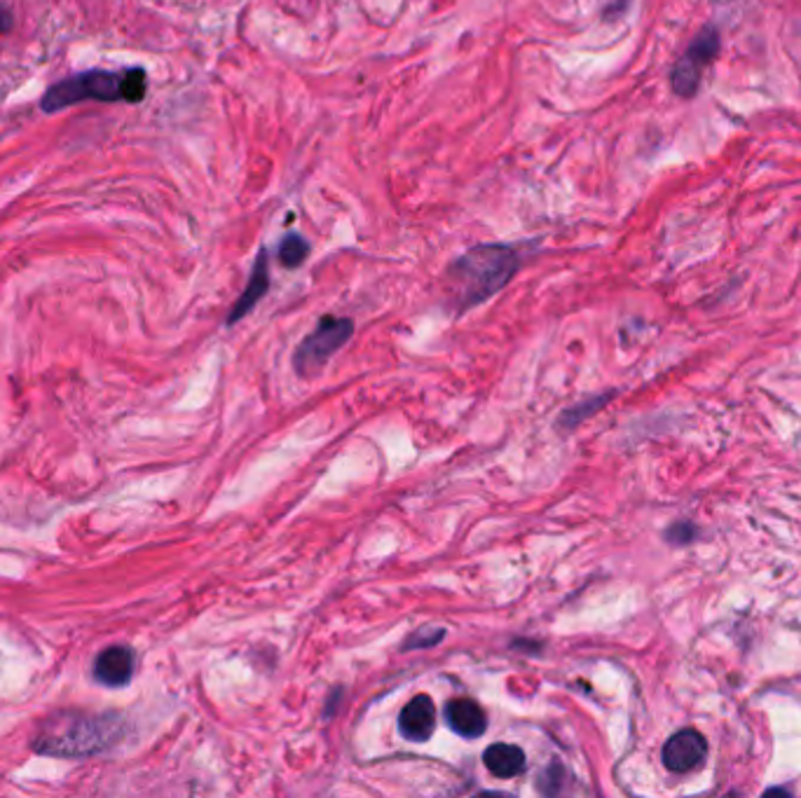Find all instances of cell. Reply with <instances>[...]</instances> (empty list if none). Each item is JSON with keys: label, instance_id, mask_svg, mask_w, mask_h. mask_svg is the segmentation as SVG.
Masks as SVG:
<instances>
[{"label": "cell", "instance_id": "obj_1", "mask_svg": "<svg viewBox=\"0 0 801 798\" xmlns=\"http://www.w3.org/2000/svg\"><path fill=\"white\" fill-rule=\"evenodd\" d=\"M123 723L125 721L118 715L57 712L38 726L31 747L45 757H95L123 738Z\"/></svg>", "mask_w": 801, "mask_h": 798}, {"label": "cell", "instance_id": "obj_2", "mask_svg": "<svg viewBox=\"0 0 801 798\" xmlns=\"http://www.w3.org/2000/svg\"><path fill=\"white\" fill-rule=\"evenodd\" d=\"M518 269V254L511 246L483 244L469 248L448 269V290L457 309L488 301L505 288Z\"/></svg>", "mask_w": 801, "mask_h": 798}, {"label": "cell", "instance_id": "obj_3", "mask_svg": "<svg viewBox=\"0 0 801 798\" xmlns=\"http://www.w3.org/2000/svg\"><path fill=\"white\" fill-rule=\"evenodd\" d=\"M80 101H123V76L110 71H89L82 76L66 78L42 95L40 108L45 112H57Z\"/></svg>", "mask_w": 801, "mask_h": 798}, {"label": "cell", "instance_id": "obj_4", "mask_svg": "<svg viewBox=\"0 0 801 798\" xmlns=\"http://www.w3.org/2000/svg\"><path fill=\"white\" fill-rule=\"evenodd\" d=\"M354 333V324L350 318H335V316H326L322 318V324L316 326V331L312 335H307L301 347L295 352V371L301 375H312L319 368H324V363L342 347L345 342L352 337Z\"/></svg>", "mask_w": 801, "mask_h": 798}, {"label": "cell", "instance_id": "obj_5", "mask_svg": "<svg viewBox=\"0 0 801 798\" xmlns=\"http://www.w3.org/2000/svg\"><path fill=\"white\" fill-rule=\"evenodd\" d=\"M717 52H720V36L713 27H705L694 38L690 50L682 55V59L673 68V76H671L673 92L682 99L694 97L699 85H701V71L717 57Z\"/></svg>", "mask_w": 801, "mask_h": 798}, {"label": "cell", "instance_id": "obj_6", "mask_svg": "<svg viewBox=\"0 0 801 798\" xmlns=\"http://www.w3.org/2000/svg\"><path fill=\"white\" fill-rule=\"evenodd\" d=\"M707 755L705 738L694 731V728H684V731L675 733L666 747H663V763L673 772H686L696 768Z\"/></svg>", "mask_w": 801, "mask_h": 798}, {"label": "cell", "instance_id": "obj_7", "mask_svg": "<svg viewBox=\"0 0 801 798\" xmlns=\"http://www.w3.org/2000/svg\"><path fill=\"white\" fill-rule=\"evenodd\" d=\"M401 736L410 742H427L437 728V707L429 696H418L410 700L399 717Z\"/></svg>", "mask_w": 801, "mask_h": 798}, {"label": "cell", "instance_id": "obj_8", "mask_svg": "<svg viewBox=\"0 0 801 798\" xmlns=\"http://www.w3.org/2000/svg\"><path fill=\"white\" fill-rule=\"evenodd\" d=\"M134 677V651L127 647H108L95 660V679L104 687H127Z\"/></svg>", "mask_w": 801, "mask_h": 798}, {"label": "cell", "instance_id": "obj_9", "mask_svg": "<svg viewBox=\"0 0 801 798\" xmlns=\"http://www.w3.org/2000/svg\"><path fill=\"white\" fill-rule=\"evenodd\" d=\"M446 721L450 723V728L457 736H462L467 740L480 738L488 728V717L483 712V707L476 705L473 700H467V698L448 702Z\"/></svg>", "mask_w": 801, "mask_h": 798}, {"label": "cell", "instance_id": "obj_10", "mask_svg": "<svg viewBox=\"0 0 801 798\" xmlns=\"http://www.w3.org/2000/svg\"><path fill=\"white\" fill-rule=\"evenodd\" d=\"M270 288V272H267V250L261 248L258 258L254 265V272H251V279L246 290L242 293V298L237 301V305L233 307L231 316H227V324H237L242 316H246L251 309L258 305V301L267 293Z\"/></svg>", "mask_w": 801, "mask_h": 798}, {"label": "cell", "instance_id": "obj_11", "mask_svg": "<svg viewBox=\"0 0 801 798\" xmlns=\"http://www.w3.org/2000/svg\"><path fill=\"white\" fill-rule=\"evenodd\" d=\"M483 761L488 766V770L495 775V778H516L525 770V755L522 749L516 745H507V742H497L492 747L486 749Z\"/></svg>", "mask_w": 801, "mask_h": 798}, {"label": "cell", "instance_id": "obj_12", "mask_svg": "<svg viewBox=\"0 0 801 798\" xmlns=\"http://www.w3.org/2000/svg\"><path fill=\"white\" fill-rule=\"evenodd\" d=\"M307 254H310V244H307L301 235H297V233L286 235V237L282 239V244H280V263H282L284 267H291V269L301 267V265L305 263Z\"/></svg>", "mask_w": 801, "mask_h": 798}, {"label": "cell", "instance_id": "obj_13", "mask_svg": "<svg viewBox=\"0 0 801 798\" xmlns=\"http://www.w3.org/2000/svg\"><path fill=\"white\" fill-rule=\"evenodd\" d=\"M148 92V78L144 68H129L123 73V101L127 104H141Z\"/></svg>", "mask_w": 801, "mask_h": 798}, {"label": "cell", "instance_id": "obj_14", "mask_svg": "<svg viewBox=\"0 0 801 798\" xmlns=\"http://www.w3.org/2000/svg\"><path fill=\"white\" fill-rule=\"evenodd\" d=\"M563 780H565V770H563V766L554 763L551 768H548V770L541 775L539 789H541L544 794H558V791H560V782H563Z\"/></svg>", "mask_w": 801, "mask_h": 798}, {"label": "cell", "instance_id": "obj_15", "mask_svg": "<svg viewBox=\"0 0 801 798\" xmlns=\"http://www.w3.org/2000/svg\"><path fill=\"white\" fill-rule=\"evenodd\" d=\"M443 630L439 628V632H431V634H427V630H422V632H416L413 637H410V640L406 642V651L408 649H420V647H431V644H437V642H441L443 640Z\"/></svg>", "mask_w": 801, "mask_h": 798}, {"label": "cell", "instance_id": "obj_16", "mask_svg": "<svg viewBox=\"0 0 801 798\" xmlns=\"http://www.w3.org/2000/svg\"><path fill=\"white\" fill-rule=\"evenodd\" d=\"M14 27V17H12V10L8 6L0 3V36L10 33Z\"/></svg>", "mask_w": 801, "mask_h": 798}]
</instances>
